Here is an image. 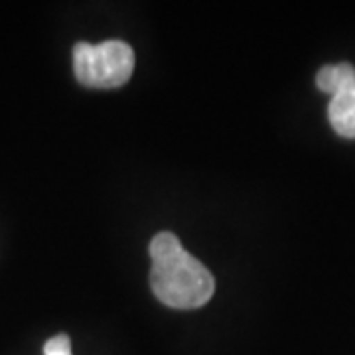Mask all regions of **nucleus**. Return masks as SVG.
I'll use <instances>...</instances> for the list:
<instances>
[{"mask_svg": "<svg viewBox=\"0 0 355 355\" xmlns=\"http://www.w3.org/2000/svg\"><path fill=\"white\" fill-rule=\"evenodd\" d=\"M316 85L322 93L336 95L343 89L355 87V67L352 64L324 65L316 76Z\"/></svg>", "mask_w": 355, "mask_h": 355, "instance_id": "20e7f679", "label": "nucleus"}, {"mask_svg": "<svg viewBox=\"0 0 355 355\" xmlns=\"http://www.w3.org/2000/svg\"><path fill=\"white\" fill-rule=\"evenodd\" d=\"M153 259L150 286L162 304L176 310H193L207 304L216 292L209 268L190 254L174 233L162 231L148 245Z\"/></svg>", "mask_w": 355, "mask_h": 355, "instance_id": "f257e3e1", "label": "nucleus"}, {"mask_svg": "<svg viewBox=\"0 0 355 355\" xmlns=\"http://www.w3.org/2000/svg\"><path fill=\"white\" fill-rule=\"evenodd\" d=\"M331 128L343 139H355V87L343 89L328 105Z\"/></svg>", "mask_w": 355, "mask_h": 355, "instance_id": "7ed1b4c3", "label": "nucleus"}, {"mask_svg": "<svg viewBox=\"0 0 355 355\" xmlns=\"http://www.w3.org/2000/svg\"><path fill=\"white\" fill-rule=\"evenodd\" d=\"M73 71L85 87H121L135 71V51L123 40H107L95 46L79 42L73 48Z\"/></svg>", "mask_w": 355, "mask_h": 355, "instance_id": "f03ea898", "label": "nucleus"}, {"mask_svg": "<svg viewBox=\"0 0 355 355\" xmlns=\"http://www.w3.org/2000/svg\"><path fill=\"white\" fill-rule=\"evenodd\" d=\"M53 355H71V352H65V354H53Z\"/></svg>", "mask_w": 355, "mask_h": 355, "instance_id": "39448f33", "label": "nucleus"}]
</instances>
